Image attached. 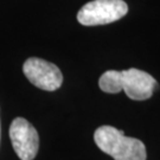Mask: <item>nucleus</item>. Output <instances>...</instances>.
Wrapping results in <instances>:
<instances>
[{"mask_svg": "<svg viewBox=\"0 0 160 160\" xmlns=\"http://www.w3.org/2000/svg\"><path fill=\"white\" fill-rule=\"evenodd\" d=\"M100 89L108 94H118L121 90L134 101H145L153 95L157 81L148 72L131 68L123 71L108 70L98 80Z\"/></svg>", "mask_w": 160, "mask_h": 160, "instance_id": "obj_1", "label": "nucleus"}, {"mask_svg": "<svg viewBox=\"0 0 160 160\" xmlns=\"http://www.w3.org/2000/svg\"><path fill=\"white\" fill-rule=\"evenodd\" d=\"M94 141L103 153L114 160H146L145 143L135 138L126 137L122 131L112 126L98 127L94 133Z\"/></svg>", "mask_w": 160, "mask_h": 160, "instance_id": "obj_2", "label": "nucleus"}, {"mask_svg": "<svg viewBox=\"0 0 160 160\" xmlns=\"http://www.w3.org/2000/svg\"><path fill=\"white\" fill-rule=\"evenodd\" d=\"M127 12L128 5L123 0H92L82 6L77 20L84 26L106 25L123 18Z\"/></svg>", "mask_w": 160, "mask_h": 160, "instance_id": "obj_3", "label": "nucleus"}, {"mask_svg": "<svg viewBox=\"0 0 160 160\" xmlns=\"http://www.w3.org/2000/svg\"><path fill=\"white\" fill-rule=\"evenodd\" d=\"M23 72L33 86L46 92H55L63 83V75L59 68L42 58L31 57L26 59L23 65Z\"/></svg>", "mask_w": 160, "mask_h": 160, "instance_id": "obj_4", "label": "nucleus"}, {"mask_svg": "<svg viewBox=\"0 0 160 160\" xmlns=\"http://www.w3.org/2000/svg\"><path fill=\"white\" fill-rule=\"evenodd\" d=\"M12 146L20 160H33L39 149V135L24 118H16L10 127Z\"/></svg>", "mask_w": 160, "mask_h": 160, "instance_id": "obj_5", "label": "nucleus"}]
</instances>
